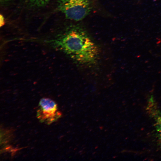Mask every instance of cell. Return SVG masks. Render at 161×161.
Listing matches in <instances>:
<instances>
[{"label":"cell","instance_id":"1","mask_svg":"<svg viewBox=\"0 0 161 161\" xmlns=\"http://www.w3.org/2000/svg\"><path fill=\"white\" fill-rule=\"evenodd\" d=\"M55 42L61 49L79 64L90 66L97 61L98 48L80 26L74 25L68 27Z\"/></svg>","mask_w":161,"mask_h":161},{"label":"cell","instance_id":"2","mask_svg":"<svg viewBox=\"0 0 161 161\" xmlns=\"http://www.w3.org/2000/svg\"><path fill=\"white\" fill-rule=\"evenodd\" d=\"M58 9L67 18L81 20L90 13L92 0H58Z\"/></svg>","mask_w":161,"mask_h":161},{"label":"cell","instance_id":"3","mask_svg":"<svg viewBox=\"0 0 161 161\" xmlns=\"http://www.w3.org/2000/svg\"><path fill=\"white\" fill-rule=\"evenodd\" d=\"M61 116L57 104L50 99L44 98L39 102L36 116L41 123L47 124L55 121Z\"/></svg>","mask_w":161,"mask_h":161},{"label":"cell","instance_id":"4","mask_svg":"<svg viewBox=\"0 0 161 161\" xmlns=\"http://www.w3.org/2000/svg\"><path fill=\"white\" fill-rule=\"evenodd\" d=\"M147 109L153 120L156 129L161 139V113L152 98L149 101Z\"/></svg>","mask_w":161,"mask_h":161},{"label":"cell","instance_id":"5","mask_svg":"<svg viewBox=\"0 0 161 161\" xmlns=\"http://www.w3.org/2000/svg\"><path fill=\"white\" fill-rule=\"evenodd\" d=\"M52 0H24L29 6L33 7H41L45 5Z\"/></svg>","mask_w":161,"mask_h":161},{"label":"cell","instance_id":"6","mask_svg":"<svg viewBox=\"0 0 161 161\" xmlns=\"http://www.w3.org/2000/svg\"><path fill=\"white\" fill-rule=\"evenodd\" d=\"M4 23V19L2 15H0V26H1L3 25Z\"/></svg>","mask_w":161,"mask_h":161},{"label":"cell","instance_id":"7","mask_svg":"<svg viewBox=\"0 0 161 161\" xmlns=\"http://www.w3.org/2000/svg\"><path fill=\"white\" fill-rule=\"evenodd\" d=\"M9 0H0L1 2L2 3H4L6 2Z\"/></svg>","mask_w":161,"mask_h":161},{"label":"cell","instance_id":"8","mask_svg":"<svg viewBox=\"0 0 161 161\" xmlns=\"http://www.w3.org/2000/svg\"><path fill=\"white\" fill-rule=\"evenodd\" d=\"M153 1H156V0H153Z\"/></svg>","mask_w":161,"mask_h":161}]
</instances>
